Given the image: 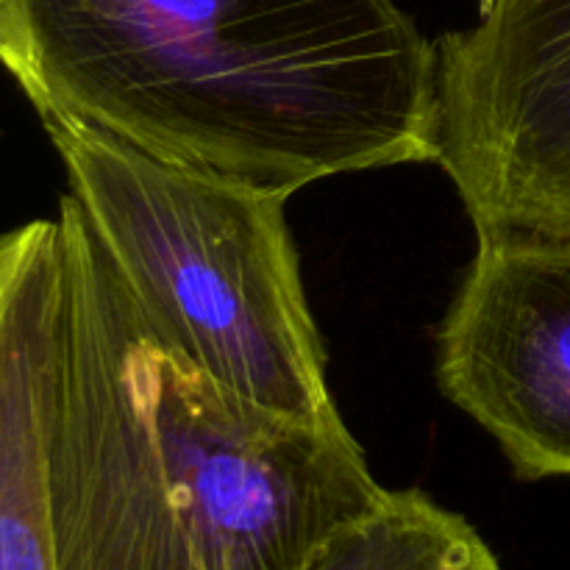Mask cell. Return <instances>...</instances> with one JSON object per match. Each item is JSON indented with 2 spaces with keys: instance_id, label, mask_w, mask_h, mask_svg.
<instances>
[{
  "instance_id": "cell-1",
  "label": "cell",
  "mask_w": 570,
  "mask_h": 570,
  "mask_svg": "<svg viewBox=\"0 0 570 570\" xmlns=\"http://www.w3.org/2000/svg\"><path fill=\"white\" fill-rule=\"evenodd\" d=\"M37 115L295 195L438 161V42L395 0H0Z\"/></svg>"
},
{
  "instance_id": "cell-2",
  "label": "cell",
  "mask_w": 570,
  "mask_h": 570,
  "mask_svg": "<svg viewBox=\"0 0 570 570\" xmlns=\"http://www.w3.org/2000/svg\"><path fill=\"white\" fill-rule=\"evenodd\" d=\"M48 484L59 570H309L387 490L340 421L228 393L145 326L72 195Z\"/></svg>"
},
{
  "instance_id": "cell-3",
  "label": "cell",
  "mask_w": 570,
  "mask_h": 570,
  "mask_svg": "<svg viewBox=\"0 0 570 570\" xmlns=\"http://www.w3.org/2000/svg\"><path fill=\"white\" fill-rule=\"evenodd\" d=\"M70 195L148 332L228 393L340 421L284 206L234 178L39 115Z\"/></svg>"
},
{
  "instance_id": "cell-4",
  "label": "cell",
  "mask_w": 570,
  "mask_h": 570,
  "mask_svg": "<svg viewBox=\"0 0 570 570\" xmlns=\"http://www.w3.org/2000/svg\"><path fill=\"white\" fill-rule=\"evenodd\" d=\"M438 165L476 237L570 239V0H484L440 39Z\"/></svg>"
},
{
  "instance_id": "cell-5",
  "label": "cell",
  "mask_w": 570,
  "mask_h": 570,
  "mask_svg": "<svg viewBox=\"0 0 570 570\" xmlns=\"http://www.w3.org/2000/svg\"><path fill=\"white\" fill-rule=\"evenodd\" d=\"M438 382L518 479L570 476V239L479 237L440 326Z\"/></svg>"
},
{
  "instance_id": "cell-6",
  "label": "cell",
  "mask_w": 570,
  "mask_h": 570,
  "mask_svg": "<svg viewBox=\"0 0 570 570\" xmlns=\"http://www.w3.org/2000/svg\"><path fill=\"white\" fill-rule=\"evenodd\" d=\"M61 304L59 217H39L0 234V570H59L48 451Z\"/></svg>"
},
{
  "instance_id": "cell-7",
  "label": "cell",
  "mask_w": 570,
  "mask_h": 570,
  "mask_svg": "<svg viewBox=\"0 0 570 570\" xmlns=\"http://www.w3.org/2000/svg\"><path fill=\"white\" fill-rule=\"evenodd\" d=\"M309 570H504L488 540L423 490H387Z\"/></svg>"
}]
</instances>
